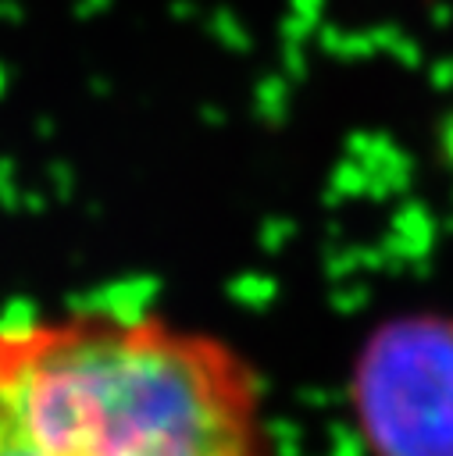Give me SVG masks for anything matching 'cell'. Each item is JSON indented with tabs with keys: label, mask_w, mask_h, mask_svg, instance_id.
<instances>
[{
	"label": "cell",
	"mask_w": 453,
	"mask_h": 456,
	"mask_svg": "<svg viewBox=\"0 0 453 456\" xmlns=\"http://www.w3.org/2000/svg\"><path fill=\"white\" fill-rule=\"evenodd\" d=\"M0 456H275L257 367L150 310L0 324Z\"/></svg>",
	"instance_id": "6da1fadb"
},
{
	"label": "cell",
	"mask_w": 453,
	"mask_h": 456,
	"mask_svg": "<svg viewBox=\"0 0 453 456\" xmlns=\"http://www.w3.org/2000/svg\"><path fill=\"white\" fill-rule=\"evenodd\" d=\"M350 406L371 456H453V314L378 324L353 360Z\"/></svg>",
	"instance_id": "7a4b0ae2"
}]
</instances>
